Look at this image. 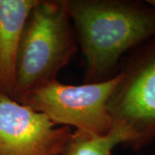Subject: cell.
I'll return each instance as SVG.
<instances>
[{
  "label": "cell",
  "instance_id": "6da1fadb",
  "mask_svg": "<svg viewBox=\"0 0 155 155\" xmlns=\"http://www.w3.org/2000/svg\"><path fill=\"white\" fill-rule=\"evenodd\" d=\"M85 61L84 83L114 78L129 51L155 35V1L63 0Z\"/></svg>",
  "mask_w": 155,
  "mask_h": 155
},
{
  "label": "cell",
  "instance_id": "7a4b0ae2",
  "mask_svg": "<svg viewBox=\"0 0 155 155\" xmlns=\"http://www.w3.org/2000/svg\"><path fill=\"white\" fill-rule=\"evenodd\" d=\"M78 41L63 0H38L28 15L17 61L11 98L55 80L77 51Z\"/></svg>",
  "mask_w": 155,
  "mask_h": 155
},
{
  "label": "cell",
  "instance_id": "3957f363",
  "mask_svg": "<svg viewBox=\"0 0 155 155\" xmlns=\"http://www.w3.org/2000/svg\"><path fill=\"white\" fill-rule=\"evenodd\" d=\"M120 79L108 110L125 145L141 149L155 140V35L129 51L119 65Z\"/></svg>",
  "mask_w": 155,
  "mask_h": 155
},
{
  "label": "cell",
  "instance_id": "277c9868",
  "mask_svg": "<svg viewBox=\"0 0 155 155\" xmlns=\"http://www.w3.org/2000/svg\"><path fill=\"white\" fill-rule=\"evenodd\" d=\"M120 73L107 81L72 85L57 79L28 92L19 102L44 114L56 125L76 127L88 135H104L112 128L108 110Z\"/></svg>",
  "mask_w": 155,
  "mask_h": 155
},
{
  "label": "cell",
  "instance_id": "5b68a950",
  "mask_svg": "<svg viewBox=\"0 0 155 155\" xmlns=\"http://www.w3.org/2000/svg\"><path fill=\"white\" fill-rule=\"evenodd\" d=\"M71 127H56L44 114L0 94V155H61Z\"/></svg>",
  "mask_w": 155,
  "mask_h": 155
},
{
  "label": "cell",
  "instance_id": "8992f818",
  "mask_svg": "<svg viewBox=\"0 0 155 155\" xmlns=\"http://www.w3.org/2000/svg\"><path fill=\"white\" fill-rule=\"evenodd\" d=\"M38 0H0V94L11 98L17 61L28 15Z\"/></svg>",
  "mask_w": 155,
  "mask_h": 155
},
{
  "label": "cell",
  "instance_id": "52a82bcc",
  "mask_svg": "<svg viewBox=\"0 0 155 155\" xmlns=\"http://www.w3.org/2000/svg\"><path fill=\"white\" fill-rule=\"evenodd\" d=\"M125 142V134L115 127L104 135H88L75 131L61 155H111L115 147Z\"/></svg>",
  "mask_w": 155,
  "mask_h": 155
}]
</instances>
